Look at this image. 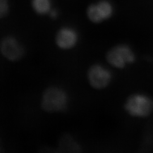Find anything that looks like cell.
Instances as JSON below:
<instances>
[{
	"label": "cell",
	"mask_w": 153,
	"mask_h": 153,
	"mask_svg": "<svg viewBox=\"0 0 153 153\" xmlns=\"http://www.w3.org/2000/svg\"><path fill=\"white\" fill-rule=\"evenodd\" d=\"M71 102L69 93L64 88L52 85L45 88L42 95L40 107L49 114L64 113L68 111Z\"/></svg>",
	"instance_id": "6da1fadb"
},
{
	"label": "cell",
	"mask_w": 153,
	"mask_h": 153,
	"mask_svg": "<svg viewBox=\"0 0 153 153\" xmlns=\"http://www.w3.org/2000/svg\"><path fill=\"white\" fill-rule=\"evenodd\" d=\"M123 109L133 118H148L153 114V98L146 93H131L125 100Z\"/></svg>",
	"instance_id": "7a4b0ae2"
},
{
	"label": "cell",
	"mask_w": 153,
	"mask_h": 153,
	"mask_svg": "<svg viewBox=\"0 0 153 153\" xmlns=\"http://www.w3.org/2000/svg\"><path fill=\"white\" fill-rule=\"evenodd\" d=\"M26 48L20 39L13 34H7L0 40V54L11 62H18L26 55Z\"/></svg>",
	"instance_id": "3957f363"
},
{
	"label": "cell",
	"mask_w": 153,
	"mask_h": 153,
	"mask_svg": "<svg viewBox=\"0 0 153 153\" xmlns=\"http://www.w3.org/2000/svg\"><path fill=\"white\" fill-rule=\"evenodd\" d=\"M105 59L110 65L118 69L126 68L136 59L133 49L126 44H118L111 48L107 52Z\"/></svg>",
	"instance_id": "277c9868"
},
{
	"label": "cell",
	"mask_w": 153,
	"mask_h": 153,
	"mask_svg": "<svg viewBox=\"0 0 153 153\" xmlns=\"http://www.w3.org/2000/svg\"><path fill=\"white\" fill-rule=\"evenodd\" d=\"M113 79L112 72L107 67L100 64L91 66L87 71L88 83L95 90H102L108 88Z\"/></svg>",
	"instance_id": "5b68a950"
},
{
	"label": "cell",
	"mask_w": 153,
	"mask_h": 153,
	"mask_svg": "<svg viewBox=\"0 0 153 153\" xmlns=\"http://www.w3.org/2000/svg\"><path fill=\"white\" fill-rule=\"evenodd\" d=\"M115 8L108 0H100L92 3L86 9L88 19L94 24H99L109 19L114 16Z\"/></svg>",
	"instance_id": "8992f818"
},
{
	"label": "cell",
	"mask_w": 153,
	"mask_h": 153,
	"mask_svg": "<svg viewBox=\"0 0 153 153\" xmlns=\"http://www.w3.org/2000/svg\"><path fill=\"white\" fill-rule=\"evenodd\" d=\"M79 39V33L76 29L69 26H64L60 28L56 33L55 45L61 50H70L76 46Z\"/></svg>",
	"instance_id": "52a82bcc"
},
{
	"label": "cell",
	"mask_w": 153,
	"mask_h": 153,
	"mask_svg": "<svg viewBox=\"0 0 153 153\" xmlns=\"http://www.w3.org/2000/svg\"><path fill=\"white\" fill-rule=\"evenodd\" d=\"M32 11L38 16H48L53 9L52 0H30Z\"/></svg>",
	"instance_id": "ba28073f"
},
{
	"label": "cell",
	"mask_w": 153,
	"mask_h": 153,
	"mask_svg": "<svg viewBox=\"0 0 153 153\" xmlns=\"http://www.w3.org/2000/svg\"><path fill=\"white\" fill-rule=\"evenodd\" d=\"M10 10L11 3L10 0H0V21L8 16Z\"/></svg>",
	"instance_id": "9c48e42d"
},
{
	"label": "cell",
	"mask_w": 153,
	"mask_h": 153,
	"mask_svg": "<svg viewBox=\"0 0 153 153\" xmlns=\"http://www.w3.org/2000/svg\"><path fill=\"white\" fill-rule=\"evenodd\" d=\"M59 16V13L58 11L56 9H52V10L49 13L48 16H50L51 18H52V19H56Z\"/></svg>",
	"instance_id": "30bf717a"
},
{
	"label": "cell",
	"mask_w": 153,
	"mask_h": 153,
	"mask_svg": "<svg viewBox=\"0 0 153 153\" xmlns=\"http://www.w3.org/2000/svg\"><path fill=\"white\" fill-rule=\"evenodd\" d=\"M4 153V148L3 146V143L2 141L1 140V138L0 137V153Z\"/></svg>",
	"instance_id": "8fae6325"
}]
</instances>
